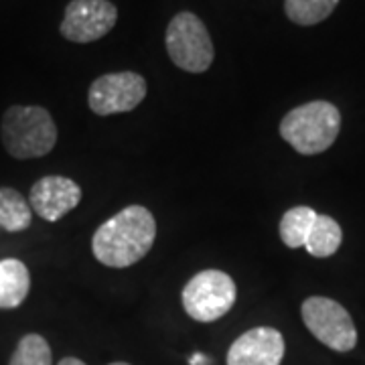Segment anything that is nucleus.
I'll list each match as a JSON object with an SVG mask.
<instances>
[{
	"instance_id": "nucleus-1",
	"label": "nucleus",
	"mask_w": 365,
	"mask_h": 365,
	"mask_svg": "<svg viewBox=\"0 0 365 365\" xmlns=\"http://www.w3.org/2000/svg\"><path fill=\"white\" fill-rule=\"evenodd\" d=\"M157 222L143 205H130L104 222L91 237L96 260L108 268H128L155 246Z\"/></svg>"
},
{
	"instance_id": "nucleus-2",
	"label": "nucleus",
	"mask_w": 365,
	"mask_h": 365,
	"mask_svg": "<svg viewBox=\"0 0 365 365\" xmlns=\"http://www.w3.org/2000/svg\"><path fill=\"white\" fill-rule=\"evenodd\" d=\"M0 140L16 160L47 157L57 144V126L41 106H11L0 122Z\"/></svg>"
},
{
	"instance_id": "nucleus-3",
	"label": "nucleus",
	"mask_w": 365,
	"mask_h": 365,
	"mask_svg": "<svg viewBox=\"0 0 365 365\" xmlns=\"http://www.w3.org/2000/svg\"><path fill=\"white\" fill-rule=\"evenodd\" d=\"M341 130V112L327 100H314L290 110L280 122V136L299 155L313 157L331 148Z\"/></svg>"
},
{
	"instance_id": "nucleus-4",
	"label": "nucleus",
	"mask_w": 365,
	"mask_h": 365,
	"mask_svg": "<svg viewBox=\"0 0 365 365\" xmlns=\"http://www.w3.org/2000/svg\"><path fill=\"white\" fill-rule=\"evenodd\" d=\"M170 61L187 73H205L215 57L207 26L193 13H179L170 19L165 35Z\"/></svg>"
},
{
	"instance_id": "nucleus-5",
	"label": "nucleus",
	"mask_w": 365,
	"mask_h": 365,
	"mask_svg": "<svg viewBox=\"0 0 365 365\" xmlns=\"http://www.w3.org/2000/svg\"><path fill=\"white\" fill-rule=\"evenodd\" d=\"M182 309L199 323H213L232 311L237 297L234 278L222 270L195 274L182 288Z\"/></svg>"
},
{
	"instance_id": "nucleus-6",
	"label": "nucleus",
	"mask_w": 365,
	"mask_h": 365,
	"mask_svg": "<svg viewBox=\"0 0 365 365\" xmlns=\"http://www.w3.org/2000/svg\"><path fill=\"white\" fill-rule=\"evenodd\" d=\"M300 314L307 329L329 349L347 353L357 345V329L351 314L337 300L309 297L300 307Z\"/></svg>"
},
{
	"instance_id": "nucleus-7",
	"label": "nucleus",
	"mask_w": 365,
	"mask_h": 365,
	"mask_svg": "<svg viewBox=\"0 0 365 365\" xmlns=\"http://www.w3.org/2000/svg\"><path fill=\"white\" fill-rule=\"evenodd\" d=\"M146 79L136 71L106 73L90 86L88 106L98 116H114L138 108L146 98Z\"/></svg>"
},
{
	"instance_id": "nucleus-8",
	"label": "nucleus",
	"mask_w": 365,
	"mask_h": 365,
	"mask_svg": "<svg viewBox=\"0 0 365 365\" xmlns=\"http://www.w3.org/2000/svg\"><path fill=\"white\" fill-rule=\"evenodd\" d=\"M118 21V9L110 0H71L59 33L71 43H93L106 37Z\"/></svg>"
},
{
	"instance_id": "nucleus-9",
	"label": "nucleus",
	"mask_w": 365,
	"mask_h": 365,
	"mask_svg": "<svg viewBox=\"0 0 365 365\" xmlns=\"http://www.w3.org/2000/svg\"><path fill=\"white\" fill-rule=\"evenodd\" d=\"M81 187L73 179L49 175L35 182L29 191V205L45 222H59L81 201Z\"/></svg>"
},
{
	"instance_id": "nucleus-10",
	"label": "nucleus",
	"mask_w": 365,
	"mask_h": 365,
	"mask_svg": "<svg viewBox=\"0 0 365 365\" xmlns=\"http://www.w3.org/2000/svg\"><path fill=\"white\" fill-rule=\"evenodd\" d=\"M284 351V337L278 329L254 327L232 343L227 365H280Z\"/></svg>"
},
{
	"instance_id": "nucleus-11",
	"label": "nucleus",
	"mask_w": 365,
	"mask_h": 365,
	"mask_svg": "<svg viewBox=\"0 0 365 365\" xmlns=\"http://www.w3.org/2000/svg\"><path fill=\"white\" fill-rule=\"evenodd\" d=\"M31 290V274L25 262L16 258L0 260V309L9 311L21 307Z\"/></svg>"
},
{
	"instance_id": "nucleus-12",
	"label": "nucleus",
	"mask_w": 365,
	"mask_h": 365,
	"mask_svg": "<svg viewBox=\"0 0 365 365\" xmlns=\"http://www.w3.org/2000/svg\"><path fill=\"white\" fill-rule=\"evenodd\" d=\"M341 242H343V230L339 223L329 215L319 213L304 242V248L314 258H329L339 250Z\"/></svg>"
},
{
	"instance_id": "nucleus-13",
	"label": "nucleus",
	"mask_w": 365,
	"mask_h": 365,
	"mask_svg": "<svg viewBox=\"0 0 365 365\" xmlns=\"http://www.w3.org/2000/svg\"><path fill=\"white\" fill-rule=\"evenodd\" d=\"M33 222L29 199L13 187H0V230L23 232Z\"/></svg>"
},
{
	"instance_id": "nucleus-14",
	"label": "nucleus",
	"mask_w": 365,
	"mask_h": 365,
	"mask_svg": "<svg viewBox=\"0 0 365 365\" xmlns=\"http://www.w3.org/2000/svg\"><path fill=\"white\" fill-rule=\"evenodd\" d=\"M317 211L307 205H299V207L288 209L287 213L280 220V240L284 242V246L297 250L304 248V242L309 237V232L313 227L314 220H317Z\"/></svg>"
},
{
	"instance_id": "nucleus-15",
	"label": "nucleus",
	"mask_w": 365,
	"mask_h": 365,
	"mask_svg": "<svg viewBox=\"0 0 365 365\" xmlns=\"http://www.w3.org/2000/svg\"><path fill=\"white\" fill-rule=\"evenodd\" d=\"M339 0H284V13L300 26H313L329 19Z\"/></svg>"
},
{
	"instance_id": "nucleus-16",
	"label": "nucleus",
	"mask_w": 365,
	"mask_h": 365,
	"mask_svg": "<svg viewBox=\"0 0 365 365\" xmlns=\"http://www.w3.org/2000/svg\"><path fill=\"white\" fill-rule=\"evenodd\" d=\"M9 365H53L51 345L37 333H29L19 341Z\"/></svg>"
},
{
	"instance_id": "nucleus-17",
	"label": "nucleus",
	"mask_w": 365,
	"mask_h": 365,
	"mask_svg": "<svg viewBox=\"0 0 365 365\" xmlns=\"http://www.w3.org/2000/svg\"><path fill=\"white\" fill-rule=\"evenodd\" d=\"M57 365H88V364H83V361L78 359V357H63V359H61Z\"/></svg>"
},
{
	"instance_id": "nucleus-18",
	"label": "nucleus",
	"mask_w": 365,
	"mask_h": 365,
	"mask_svg": "<svg viewBox=\"0 0 365 365\" xmlns=\"http://www.w3.org/2000/svg\"><path fill=\"white\" fill-rule=\"evenodd\" d=\"M110 365H130V364H126V361H116V364H110Z\"/></svg>"
}]
</instances>
